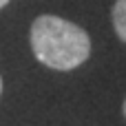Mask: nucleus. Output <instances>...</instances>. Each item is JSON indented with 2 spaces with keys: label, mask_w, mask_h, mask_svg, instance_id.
Listing matches in <instances>:
<instances>
[{
  "label": "nucleus",
  "mask_w": 126,
  "mask_h": 126,
  "mask_svg": "<svg viewBox=\"0 0 126 126\" xmlns=\"http://www.w3.org/2000/svg\"><path fill=\"white\" fill-rule=\"evenodd\" d=\"M31 49L35 58L58 71L78 69L91 55V38L89 33L58 16H40L31 24L29 33Z\"/></svg>",
  "instance_id": "1"
},
{
  "label": "nucleus",
  "mask_w": 126,
  "mask_h": 126,
  "mask_svg": "<svg viewBox=\"0 0 126 126\" xmlns=\"http://www.w3.org/2000/svg\"><path fill=\"white\" fill-rule=\"evenodd\" d=\"M113 27L115 33L126 42V0H117L113 4Z\"/></svg>",
  "instance_id": "2"
},
{
  "label": "nucleus",
  "mask_w": 126,
  "mask_h": 126,
  "mask_svg": "<svg viewBox=\"0 0 126 126\" xmlns=\"http://www.w3.org/2000/svg\"><path fill=\"white\" fill-rule=\"evenodd\" d=\"M7 2H9V0H0V9H2V7H4Z\"/></svg>",
  "instance_id": "3"
},
{
  "label": "nucleus",
  "mask_w": 126,
  "mask_h": 126,
  "mask_svg": "<svg viewBox=\"0 0 126 126\" xmlns=\"http://www.w3.org/2000/svg\"><path fill=\"white\" fill-rule=\"evenodd\" d=\"M124 117H126V100H124Z\"/></svg>",
  "instance_id": "4"
},
{
  "label": "nucleus",
  "mask_w": 126,
  "mask_h": 126,
  "mask_svg": "<svg viewBox=\"0 0 126 126\" xmlns=\"http://www.w3.org/2000/svg\"><path fill=\"white\" fill-rule=\"evenodd\" d=\"M0 93H2V78H0Z\"/></svg>",
  "instance_id": "5"
}]
</instances>
